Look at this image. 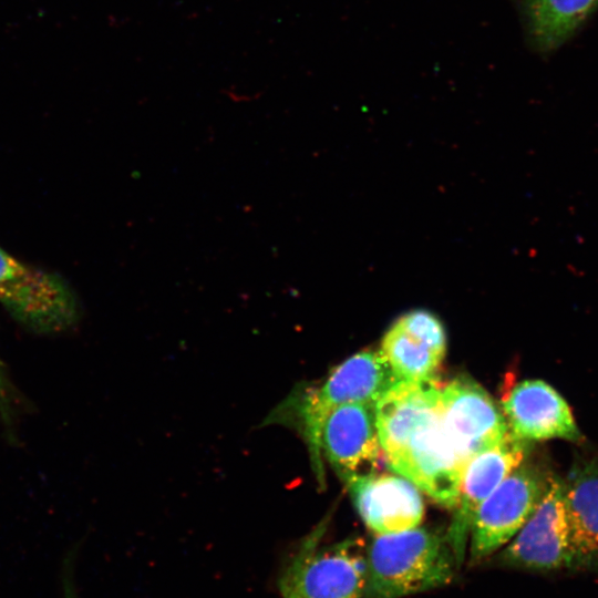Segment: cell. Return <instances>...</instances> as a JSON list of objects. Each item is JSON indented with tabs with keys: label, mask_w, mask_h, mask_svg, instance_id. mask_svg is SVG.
I'll return each instance as SVG.
<instances>
[{
	"label": "cell",
	"mask_w": 598,
	"mask_h": 598,
	"mask_svg": "<svg viewBox=\"0 0 598 598\" xmlns=\"http://www.w3.org/2000/svg\"><path fill=\"white\" fill-rule=\"evenodd\" d=\"M365 598H402L450 584L460 568L445 534L424 527L374 535Z\"/></svg>",
	"instance_id": "cell-3"
},
{
	"label": "cell",
	"mask_w": 598,
	"mask_h": 598,
	"mask_svg": "<svg viewBox=\"0 0 598 598\" xmlns=\"http://www.w3.org/2000/svg\"><path fill=\"white\" fill-rule=\"evenodd\" d=\"M528 443L508 432L502 441L481 451L467 463L445 533L458 566L465 558L472 520L478 506L526 460Z\"/></svg>",
	"instance_id": "cell-9"
},
{
	"label": "cell",
	"mask_w": 598,
	"mask_h": 598,
	"mask_svg": "<svg viewBox=\"0 0 598 598\" xmlns=\"http://www.w3.org/2000/svg\"><path fill=\"white\" fill-rule=\"evenodd\" d=\"M530 44L549 52L564 44L598 7V0H519Z\"/></svg>",
	"instance_id": "cell-15"
},
{
	"label": "cell",
	"mask_w": 598,
	"mask_h": 598,
	"mask_svg": "<svg viewBox=\"0 0 598 598\" xmlns=\"http://www.w3.org/2000/svg\"><path fill=\"white\" fill-rule=\"evenodd\" d=\"M73 571L74 569L72 567L63 568V574H62L63 598H80L76 586H75Z\"/></svg>",
	"instance_id": "cell-17"
},
{
	"label": "cell",
	"mask_w": 598,
	"mask_h": 598,
	"mask_svg": "<svg viewBox=\"0 0 598 598\" xmlns=\"http://www.w3.org/2000/svg\"><path fill=\"white\" fill-rule=\"evenodd\" d=\"M18 393L0 359V421L11 430L16 424L18 413Z\"/></svg>",
	"instance_id": "cell-16"
},
{
	"label": "cell",
	"mask_w": 598,
	"mask_h": 598,
	"mask_svg": "<svg viewBox=\"0 0 598 598\" xmlns=\"http://www.w3.org/2000/svg\"><path fill=\"white\" fill-rule=\"evenodd\" d=\"M551 473L525 461L478 506L470 529V558L478 563L506 545L526 523Z\"/></svg>",
	"instance_id": "cell-6"
},
{
	"label": "cell",
	"mask_w": 598,
	"mask_h": 598,
	"mask_svg": "<svg viewBox=\"0 0 598 598\" xmlns=\"http://www.w3.org/2000/svg\"><path fill=\"white\" fill-rule=\"evenodd\" d=\"M0 303L27 329L60 333L80 319L76 297L65 280L30 266L0 247Z\"/></svg>",
	"instance_id": "cell-5"
},
{
	"label": "cell",
	"mask_w": 598,
	"mask_h": 598,
	"mask_svg": "<svg viewBox=\"0 0 598 598\" xmlns=\"http://www.w3.org/2000/svg\"><path fill=\"white\" fill-rule=\"evenodd\" d=\"M323 528L303 540L280 581V598H362L368 576L367 546L351 537L320 547Z\"/></svg>",
	"instance_id": "cell-4"
},
{
	"label": "cell",
	"mask_w": 598,
	"mask_h": 598,
	"mask_svg": "<svg viewBox=\"0 0 598 598\" xmlns=\"http://www.w3.org/2000/svg\"><path fill=\"white\" fill-rule=\"evenodd\" d=\"M440 417L447 437L466 464L509 432L503 412L489 394L467 378L442 385Z\"/></svg>",
	"instance_id": "cell-8"
},
{
	"label": "cell",
	"mask_w": 598,
	"mask_h": 598,
	"mask_svg": "<svg viewBox=\"0 0 598 598\" xmlns=\"http://www.w3.org/2000/svg\"><path fill=\"white\" fill-rule=\"evenodd\" d=\"M502 412L509 432L524 441L581 439L568 403L542 380L515 384L502 399Z\"/></svg>",
	"instance_id": "cell-12"
},
{
	"label": "cell",
	"mask_w": 598,
	"mask_h": 598,
	"mask_svg": "<svg viewBox=\"0 0 598 598\" xmlns=\"http://www.w3.org/2000/svg\"><path fill=\"white\" fill-rule=\"evenodd\" d=\"M441 382L433 375L393 384L374 404L383 457L437 504L456 506L466 463L440 417Z\"/></svg>",
	"instance_id": "cell-1"
},
{
	"label": "cell",
	"mask_w": 598,
	"mask_h": 598,
	"mask_svg": "<svg viewBox=\"0 0 598 598\" xmlns=\"http://www.w3.org/2000/svg\"><path fill=\"white\" fill-rule=\"evenodd\" d=\"M344 484L358 514L374 535L412 529L423 520L420 489L396 473L377 472Z\"/></svg>",
	"instance_id": "cell-11"
},
{
	"label": "cell",
	"mask_w": 598,
	"mask_h": 598,
	"mask_svg": "<svg viewBox=\"0 0 598 598\" xmlns=\"http://www.w3.org/2000/svg\"><path fill=\"white\" fill-rule=\"evenodd\" d=\"M446 350L442 322L427 310H411L383 336L380 352L399 381L434 375Z\"/></svg>",
	"instance_id": "cell-13"
},
{
	"label": "cell",
	"mask_w": 598,
	"mask_h": 598,
	"mask_svg": "<svg viewBox=\"0 0 598 598\" xmlns=\"http://www.w3.org/2000/svg\"><path fill=\"white\" fill-rule=\"evenodd\" d=\"M501 560L507 566L533 571L570 568L563 478L551 475L536 508L507 543Z\"/></svg>",
	"instance_id": "cell-7"
},
{
	"label": "cell",
	"mask_w": 598,
	"mask_h": 598,
	"mask_svg": "<svg viewBox=\"0 0 598 598\" xmlns=\"http://www.w3.org/2000/svg\"><path fill=\"white\" fill-rule=\"evenodd\" d=\"M396 382L383 354L364 350L344 360L318 385L291 390L265 417L262 425L287 426L300 434L321 481L320 434L328 415L347 404L375 403Z\"/></svg>",
	"instance_id": "cell-2"
},
{
	"label": "cell",
	"mask_w": 598,
	"mask_h": 598,
	"mask_svg": "<svg viewBox=\"0 0 598 598\" xmlns=\"http://www.w3.org/2000/svg\"><path fill=\"white\" fill-rule=\"evenodd\" d=\"M564 482L571 570L598 567V457L579 456Z\"/></svg>",
	"instance_id": "cell-14"
},
{
	"label": "cell",
	"mask_w": 598,
	"mask_h": 598,
	"mask_svg": "<svg viewBox=\"0 0 598 598\" xmlns=\"http://www.w3.org/2000/svg\"><path fill=\"white\" fill-rule=\"evenodd\" d=\"M375 403H351L333 410L323 423L320 452L337 475L348 481L379 472L383 457L375 424Z\"/></svg>",
	"instance_id": "cell-10"
}]
</instances>
